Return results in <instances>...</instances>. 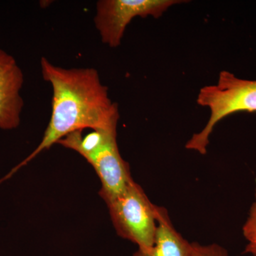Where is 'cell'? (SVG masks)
<instances>
[{
	"instance_id": "cell-1",
	"label": "cell",
	"mask_w": 256,
	"mask_h": 256,
	"mask_svg": "<svg viewBox=\"0 0 256 256\" xmlns=\"http://www.w3.org/2000/svg\"><path fill=\"white\" fill-rule=\"evenodd\" d=\"M41 67L44 79L53 88L52 116L41 142L18 168L76 131L117 129L118 106L96 69L62 68L44 57Z\"/></svg>"
},
{
	"instance_id": "cell-2",
	"label": "cell",
	"mask_w": 256,
	"mask_h": 256,
	"mask_svg": "<svg viewBox=\"0 0 256 256\" xmlns=\"http://www.w3.org/2000/svg\"><path fill=\"white\" fill-rule=\"evenodd\" d=\"M196 101L198 105L208 108L210 119L201 132L194 134L185 146L205 154L210 136L222 120L236 112H256V80L238 78L222 70L216 84L201 88Z\"/></svg>"
},
{
	"instance_id": "cell-3",
	"label": "cell",
	"mask_w": 256,
	"mask_h": 256,
	"mask_svg": "<svg viewBox=\"0 0 256 256\" xmlns=\"http://www.w3.org/2000/svg\"><path fill=\"white\" fill-rule=\"evenodd\" d=\"M112 224L120 236L134 242L138 248L154 245L158 224L156 205L142 188L132 180L122 194L108 204Z\"/></svg>"
},
{
	"instance_id": "cell-4",
	"label": "cell",
	"mask_w": 256,
	"mask_h": 256,
	"mask_svg": "<svg viewBox=\"0 0 256 256\" xmlns=\"http://www.w3.org/2000/svg\"><path fill=\"white\" fill-rule=\"evenodd\" d=\"M182 0H100L96 4L94 22L102 43L112 48L120 46L128 25L133 18H159Z\"/></svg>"
},
{
	"instance_id": "cell-5",
	"label": "cell",
	"mask_w": 256,
	"mask_h": 256,
	"mask_svg": "<svg viewBox=\"0 0 256 256\" xmlns=\"http://www.w3.org/2000/svg\"><path fill=\"white\" fill-rule=\"evenodd\" d=\"M116 136H111L99 149L84 158L100 178L99 194L106 204L122 194L133 180L129 164L120 153Z\"/></svg>"
},
{
	"instance_id": "cell-6",
	"label": "cell",
	"mask_w": 256,
	"mask_h": 256,
	"mask_svg": "<svg viewBox=\"0 0 256 256\" xmlns=\"http://www.w3.org/2000/svg\"><path fill=\"white\" fill-rule=\"evenodd\" d=\"M22 70L16 60L0 48V129H16L21 122L24 100Z\"/></svg>"
},
{
	"instance_id": "cell-7",
	"label": "cell",
	"mask_w": 256,
	"mask_h": 256,
	"mask_svg": "<svg viewBox=\"0 0 256 256\" xmlns=\"http://www.w3.org/2000/svg\"><path fill=\"white\" fill-rule=\"evenodd\" d=\"M156 224L154 245L138 248L133 256H191L192 244L174 228L166 208L156 207Z\"/></svg>"
},
{
	"instance_id": "cell-8",
	"label": "cell",
	"mask_w": 256,
	"mask_h": 256,
	"mask_svg": "<svg viewBox=\"0 0 256 256\" xmlns=\"http://www.w3.org/2000/svg\"><path fill=\"white\" fill-rule=\"evenodd\" d=\"M242 233L248 242L244 252L256 256V188L255 201L250 207L248 217L242 227Z\"/></svg>"
},
{
	"instance_id": "cell-9",
	"label": "cell",
	"mask_w": 256,
	"mask_h": 256,
	"mask_svg": "<svg viewBox=\"0 0 256 256\" xmlns=\"http://www.w3.org/2000/svg\"><path fill=\"white\" fill-rule=\"evenodd\" d=\"M191 256H228V252L218 244L202 246L192 242Z\"/></svg>"
}]
</instances>
